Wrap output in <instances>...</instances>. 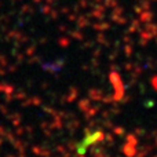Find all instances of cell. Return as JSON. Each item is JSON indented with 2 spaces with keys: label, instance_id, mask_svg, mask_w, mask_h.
<instances>
[{
  "label": "cell",
  "instance_id": "obj_1",
  "mask_svg": "<svg viewBox=\"0 0 157 157\" xmlns=\"http://www.w3.org/2000/svg\"><path fill=\"white\" fill-rule=\"evenodd\" d=\"M102 136L103 135H102L101 131H95V132H92V134H87V136L81 141V144L77 146V152L80 153V155H83V153L87 150V147H90L92 144H95V142L101 141Z\"/></svg>",
  "mask_w": 157,
  "mask_h": 157
}]
</instances>
